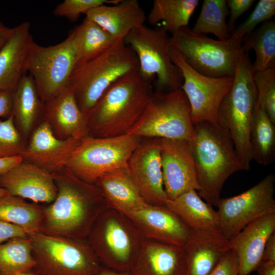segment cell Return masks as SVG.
Returning a JSON list of instances; mask_svg holds the SVG:
<instances>
[{
    "label": "cell",
    "mask_w": 275,
    "mask_h": 275,
    "mask_svg": "<svg viewBox=\"0 0 275 275\" xmlns=\"http://www.w3.org/2000/svg\"><path fill=\"white\" fill-rule=\"evenodd\" d=\"M0 221L19 227L28 236L42 232L43 207L8 194L0 197Z\"/></svg>",
    "instance_id": "f1b7e54d"
},
{
    "label": "cell",
    "mask_w": 275,
    "mask_h": 275,
    "mask_svg": "<svg viewBox=\"0 0 275 275\" xmlns=\"http://www.w3.org/2000/svg\"><path fill=\"white\" fill-rule=\"evenodd\" d=\"M228 13L226 0H204L191 30L198 34H212L219 40H227L231 37L226 22Z\"/></svg>",
    "instance_id": "e575fe53"
},
{
    "label": "cell",
    "mask_w": 275,
    "mask_h": 275,
    "mask_svg": "<svg viewBox=\"0 0 275 275\" xmlns=\"http://www.w3.org/2000/svg\"><path fill=\"white\" fill-rule=\"evenodd\" d=\"M30 24L23 22L13 28V32L0 49V91L13 92L26 74L25 63L34 42Z\"/></svg>",
    "instance_id": "cb8c5ba5"
},
{
    "label": "cell",
    "mask_w": 275,
    "mask_h": 275,
    "mask_svg": "<svg viewBox=\"0 0 275 275\" xmlns=\"http://www.w3.org/2000/svg\"><path fill=\"white\" fill-rule=\"evenodd\" d=\"M77 31V65L101 54L118 40L101 26L88 17L76 28Z\"/></svg>",
    "instance_id": "1f68e13d"
},
{
    "label": "cell",
    "mask_w": 275,
    "mask_h": 275,
    "mask_svg": "<svg viewBox=\"0 0 275 275\" xmlns=\"http://www.w3.org/2000/svg\"><path fill=\"white\" fill-rule=\"evenodd\" d=\"M244 37L215 40L194 33L187 26L173 33L171 44L197 72L207 76H234L238 59L244 51Z\"/></svg>",
    "instance_id": "ba28073f"
},
{
    "label": "cell",
    "mask_w": 275,
    "mask_h": 275,
    "mask_svg": "<svg viewBox=\"0 0 275 275\" xmlns=\"http://www.w3.org/2000/svg\"><path fill=\"white\" fill-rule=\"evenodd\" d=\"M191 143L199 185V195L216 206L223 186L234 173L244 170L229 131L218 123L194 124Z\"/></svg>",
    "instance_id": "3957f363"
},
{
    "label": "cell",
    "mask_w": 275,
    "mask_h": 275,
    "mask_svg": "<svg viewBox=\"0 0 275 275\" xmlns=\"http://www.w3.org/2000/svg\"><path fill=\"white\" fill-rule=\"evenodd\" d=\"M42 119L60 139L82 140L89 136L86 119L68 86L44 103Z\"/></svg>",
    "instance_id": "ffe728a7"
},
{
    "label": "cell",
    "mask_w": 275,
    "mask_h": 275,
    "mask_svg": "<svg viewBox=\"0 0 275 275\" xmlns=\"http://www.w3.org/2000/svg\"><path fill=\"white\" fill-rule=\"evenodd\" d=\"M33 270L25 271L17 274L16 275H37L36 273L33 271Z\"/></svg>",
    "instance_id": "681fc988"
},
{
    "label": "cell",
    "mask_w": 275,
    "mask_h": 275,
    "mask_svg": "<svg viewBox=\"0 0 275 275\" xmlns=\"http://www.w3.org/2000/svg\"><path fill=\"white\" fill-rule=\"evenodd\" d=\"M12 92L0 91V118L6 119L13 115Z\"/></svg>",
    "instance_id": "7bdbcfd3"
},
{
    "label": "cell",
    "mask_w": 275,
    "mask_h": 275,
    "mask_svg": "<svg viewBox=\"0 0 275 275\" xmlns=\"http://www.w3.org/2000/svg\"><path fill=\"white\" fill-rule=\"evenodd\" d=\"M252 63L248 52L240 56L232 85L223 98L217 114V123L229 132L237 156L244 171L252 160L250 130L257 102Z\"/></svg>",
    "instance_id": "5b68a950"
},
{
    "label": "cell",
    "mask_w": 275,
    "mask_h": 275,
    "mask_svg": "<svg viewBox=\"0 0 275 275\" xmlns=\"http://www.w3.org/2000/svg\"><path fill=\"white\" fill-rule=\"evenodd\" d=\"M257 103L275 123V68L254 73Z\"/></svg>",
    "instance_id": "d590c367"
},
{
    "label": "cell",
    "mask_w": 275,
    "mask_h": 275,
    "mask_svg": "<svg viewBox=\"0 0 275 275\" xmlns=\"http://www.w3.org/2000/svg\"><path fill=\"white\" fill-rule=\"evenodd\" d=\"M245 52L253 49L256 58L252 63L254 73L275 68V23L267 21L257 29L244 37Z\"/></svg>",
    "instance_id": "d6a6232c"
},
{
    "label": "cell",
    "mask_w": 275,
    "mask_h": 275,
    "mask_svg": "<svg viewBox=\"0 0 275 275\" xmlns=\"http://www.w3.org/2000/svg\"><path fill=\"white\" fill-rule=\"evenodd\" d=\"M139 70L135 53L123 40H119L99 56L76 65L68 86L87 119L109 87L123 76Z\"/></svg>",
    "instance_id": "277c9868"
},
{
    "label": "cell",
    "mask_w": 275,
    "mask_h": 275,
    "mask_svg": "<svg viewBox=\"0 0 275 275\" xmlns=\"http://www.w3.org/2000/svg\"><path fill=\"white\" fill-rule=\"evenodd\" d=\"M127 171L148 204L164 205L168 198L164 188L157 138L141 141L129 160Z\"/></svg>",
    "instance_id": "2e32d148"
},
{
    "label": "cell",
    "mask_w": 275,
    "mask_h": 275,
    "mask_svg": "<svg viewBox=\"0 0 275 275\" xmlns=\"http://www.w3.org/2000/svg\"><path fill=\"white\" fill-rule=\"evenodd\" d=\"M144 239L127 215L111 208L99 216L86 238L103 267L130 273Z\"/></svg>",
    "instance_id": "8992f818"
},
{
    "label": "cell",
    "mask_w": 275,
    "mask_h": 275,
    "mask_svg": "<svg viewBox=\"0 0 275 275\" xmlns=\"http://www.w3.org/2000/svg\"><path fill=\"white\" fill-rule=\"evenodd\" d=\"M152 83L141 75L139 70L114 82L87 117L89 135L111 138L127 134L142 115L154 93Z\"/></svg>",
    "instance_id": "7a4b0ae2"
},
{
    "label": "cell",
    "mask_w": 275,
    "mask_h": 275,
    "mask_svg": "<svg viewBox=\"0 0 275 275\" xmlns=\"http://www.w3.org/2000/svg\"><path fill=\"white\" fill-rule=\"evenodd\" d=\"M37 275H98L103 268L86 239L29 235Z\"/></svg>",
    "instance_id": "52a82bcc"
},
{
    "label": "cell",
    "mask_w": 275,
    "mask_h": 275,
    "mask_svg": "<svg viewBox=\"0 0 275 275\" xmlns=\"http://www.w3.org/2000/svg\"><path fill=\"white\" fill-rule=\"evenodd\" d=\"M13 28L6 26L0 21V49L10 38Z\"/></svg>",
    "instance_id": "7dc6e473"
},
{
    "label": "cell",
    "mask_w": 275,
    "mask_h": 275,
    "mask_svg": "<svg viewBox=\"0 0 275 275\" xmlns=\"http://www.w3.org/2000/svg\"><path fill=\"white\" fill-rule=\"evenodd\" d=\"M86 17L94 21L117 40H123L133 29L144 25L147 19L136 0H121L90 10Z\"/></svg>",
    "instance_id": "d4e9b609"
},
{
    "label": "cell",
    "mask_w": 275,
    "mask_h": 275,
    "mask_svg": "<svg viewBox=\"0 0 275 275\" xmlns=\"http://www.w3.org/2000/svg\"><path fill=\"white\" fill-rule=\"evenodd\" d=\"M187 275H209L230 249L221 231H193L183 246Z\"/></svg>",
    "instance_id": "603a6c76"
},
{
    "label": "cell",
    "mask_w": 275,
    "mask_h": 275,
    "mask_svg": "<svg viewBox=\"0 0 275 275\" xmlns=\"http://www.w3.org/2000/svg\"><path fill=\"white\" fill-rule=\"evenodd\" d=\"M198 0H155L147 20L152 25H161L171 34L187 26L199 4Z\"/></svg>",
    "instance_id": "4dcf8cb0"
},
{
    "label": "cell",
    "mask_w": 275,
    "mask_h": 275,
    "mask_svg": "<svg viewBox=\"0 0 275 275\" xmlns=\"http://www.w3.org/2000/svg\"><path fill=\"white\" fill-rule=\"evenodd\" d=\"M250 145L252 160L267 166L275 159V123L256 102L252 119Z\"/></svg>",
    "instance_id": "f546056e"
},
{
    "label": "cell",
    "mask_w": 275,
    "mask_h": 275,
    "mask_svg": "<svg viewBox=\"0 0 275 275\" xmlns=\"http://www.w3.org/2000/svg\"><path fill=\"white\" fill-rule=\"evenodd\" d=\"M9 194L6 190L0 187V197Z\"/></svg>",
    "instance_id": "f907efd6"
},
{
    "label": "cell",
    "mask_w": 275,
    "mask_h": 275,
    "mask_svg": "<svg viewBox=\"0 0 275 275\" xmlns=\"http://www.w3.org/2000/svg\"><path fill=\"white\" fill-rule=\"evenodd\" d=\"M254 2V0L226 1L227 7L230 10V19L227 25L231 36L234 32V25L236 20L246 11Z\"/></svg>",
    "instance_id": "60d3db41"
},
{
    "label": "cell",
    "mask_w": 275,
    "mask_h": 275,
    "mask_svg": "<svg viewBox=\"0 0 275 275\" xmlns=\"http://www.w3.org/2000/svg\"><path fill=\"white\" fill-rule=\"evenodd\" d=\"M209 275H239V262L235 252L228 250Z\"/></svg>",
    "instance_id": "ab89813d"
},
{
    "label": "cell",
    "mask_w": 275,
    "mask_h": 275,
    "mask_svg": "<svg viewBox=\"0 0 275 275\" xmlns=\"http://www.w3.org/2000/svg\"><path fill=\"white\" fill-rule=\"evenodd\" d=\"M26 143L15 124L13 115L0 120V157L20 156Z\"/></svg>",
    "instance_id": "8d00e7d4"
},
{
    "label": "cell",
    "mask_w": 275,
    "mask_h": 275,
    "mask_svg": "<svg viewBox=\"0 0 275 275\" xmlns=\"http://www.w3.org/2000/svg\"><path fill=\"white\" fill-rule=\"evenodd\" d=\"M256 270L259 275H275V261L261 260Z\"/></svg>",
    "instance_id": "bcb514c9"
},
{
    "label": "cell",
    "mask_w": 275,
    "mask_h": 275,
    "mask_svg": "<svg viewBox=\"0 0 275 275\" xmlns=\"http://www.w3.org/2000/svg\"><path fill=\"white\" fill-rule=\"evenodd\" d=\"M170 38L161 25L151 28L144 24L132 30L124 39L136 55L141 75L152 82L156 77L157 92L181 89L183 82L181 71L171 59Z\"/></svg>",
    "instance_id": "8fae6325"
},
{
    "label": "cell",
    "mask_w": 275,
    "mask_h": 275,
    "mask_svg": "<svg viewBox=\"0 0 275 275\" xmlns=\"http://www.w3.org/2000/svg\"><path fill=\"white\" fill-rule=\"evenodd\" d=\"M274 191L275 177L270 174L238 195L220 198L216 207L223 235L230 240L250 223L275 213Z\"/></svg>",
    "instance_id": "4fadbf2b"
},
{
    "label": "cell",
    "mask_w": 275,
    "mask_h": 275,
    "mask_svg": "<svg viewBox=\"0 0 275 275\" xmlns=\"http://www.w3.org/2000/svg\"><path fill=\"white\" fill-rule=\"evenodd\" d=\"M0 187L9 195L48 204L58 190L52 174L24 160L0 175Z\"/></svg>",
    "instance_id": "ac0fdd59"
},
{
    "label": "cell",
    "mask_w": 275,
    "mask_h": 275,
    "mask_svg": "<svg viewBox=\"0 0 275 275\" xmlns=\"http://www.w3.org/2000/svg\"><path fill=\"white\" fill-rule=\"evenodd\" d=\"M77 64L76 28L62 42L49 46L33 42L25 63L44 103L65 88Z\"/></svg>",
    "instance_id": "7c38bea8"
},
{
    "label": "cell",
    "mask_w": 275,
    "mask_h": 275,
    "mask_svg": "<svg viewBox=\"0 0 275 275\" xmlns=\"http://www.w3.org/2000/svg\"><path fill=\"white\" fill-rule=\"evenodd\" d=\"M22 160L20 156L0 157V175L7 173Z\"/></svg>",
    "instance_id": "ee69618b"
},
{
    "label": "cell",
    "mask_w": 275,
    "mask_h": 275,
    "mask_svg": "<svg viewBox=\"0 0 275 275\" xmlns=\"http://www.w3.org/2000/svg\"><path fill=\"white\" fill-rule=\"evenodd\" d=\"M121 0H65L56 6L53 14L65 17L71 21H76L81 14L103 5H114Z\"/></svg>",
    "instance_id": "f35d334b"
},
{
    "label": "cell",
    "mask_w": 275,
    "mask_h": 275,
    "mask_svg": "<svg viewBox=\"0 0 275 275\" xmlns=\"http://www.w3.org/2000/svg\"><path fill=\"white\" fill-rule=\"evenodd\" d=\"M145 239L183 246L192 230L164 206H148L127 215Z\"/></svg>",
    "instance_id": "d6986e66"
},
{
    "label": "cell",
    "mask_w": 275,
    "mask_h": 275,
    "mask_svg": "<svg viewBox=\"0 0 275 275\" xmlns=\"http://www.w3.org/2000/svg\"><path fill=\"white\" fill-rule=\"evenodd\" d=\"M274 231L275 213L253 221L229 240L230 249L238 257L239 275H249L256 270L266 243Z\"/></svg>",
    "instance_id": "44dd1931"
},
{
    "label": "cell",
    "mask_w": 275,
    "mask_h": 275,
    "mask_svg": "<svg viewBox=\"0 0 275 275\" xmlns=\"http://www.w3.org/2000/svg\"><path fill=\"white\" fill-rule=\"evenodd\" d=\"M169 51L172 61L182 75L181 90L189 103L193 124L203 121L217 123L219 106L231 89L233 77L204 75L189 66L173 46L171 45Z\"/></svg>",
    "instance_id": "5bb4252c"
},
{
    "label": "cell",
    "mask_w": 275,
    "mask_h": 275,
    "mask_svg": "<svg viewBox=\"0 0 275 275\" xmlns=\"http://www.w3.org/2000/svg\"><path fill=\"white\" fill-rule=\"evenodd\" d=\"M13 116L15 124L26 140L43 118L42 101L31 75H23L12 92Z\"/></svg>",
    "instance_id": "4316f807"
},
{
    "label": "cell",
    "mask_w": 275,
    "mask_h": 275,
    "mask_svg": "<svg viewBox=\"0 0 275 275\" xmlns=\"http://www.w3.org/2000/svg\"><path fill=\"white\" fill-rule=\"evenodd\" d=\"M142 140L129 134L111 138L89 136L81 141L64 170L95 184L106 174L127 169L129 160Z\"/></svg>",
    "instance_id": "9c48e42d"
},
{
    "label": "cell",
    "mask_w": 275,
    "mask_h": 275,
    "mask_svg": "<svg viewBox=\"0 0 275 275\" xmlns=\"http://www.w3.org/2000/svg\"><path fill=\"white\" fill-rule=\"evenodd\" d=\"M127 134L141 138L182 140L193 142L195 126L184 92L154 93L142 115Z\"/></svg>",
    "instance_id": "30bf717a"
},
{
    "label": "cell",
    "mask_w": 275,
    "mask_h": 275,
    "mask_svg": "<svg viewBox=\"0 0 275 275\" xmlns=\"http://www.w3.org/2000/svg\"><path fill=\"white\" fill-rule=\"evenodd\" d=\"M35 262L29 236L9 239L0 245V275L33 270Z\"/></svg>",
    "instance_id": "836d02e7"
},
{
    "label": "cell",
    "mask_w": 275,
    "mask_h": 275,
    "mask_svg": "<svg viewBox=\"0 0 275 275\" xmlns=\"http://www.w3.org/2000/svg\"><path fill=\"white\" fill-rule=\"evenodd\" d=\"M191 230L221 231L217 211L204 201L195 190L167 200L164 205Z\"/></svg>",
    "instance_id": "83f0119b"
},
{
    "label": "cell",
    "mask_w": 275,
    "mask_h": 275,
    "mask_svg": "<svg viewBox=\"0 0 275 275\" xmlns=\"http://www.w3.org/2000/svg\"><path fill=\"white\" fill-rule=\"evenodd\" d=\"M81 141L57 138L42 119L31 134L20 156L23 160L54 174L64 170Z\"/></svg>",
    "instance_id": "e0dca14e"
},
{
    "label": "cell",
    "mask_w": 275,
    "mask_h": 275,
    "mask_svg": "<svg viewBox=\"0 0 275 275\" xmlns=\"http://www.w3.org/2000/svg\"><path fill=\"white\" fill-rule=\"evenodd\" d=\"M157 139L168 199L174 200L190 190L198 191L199 185L191 143L182 140Z\"/></svg>",
    "instance_id": "9a60e30c"
},
{
    "label": "cell",
    "mask_w": 275,
    "mask_h": 275,
    "mask_svg": "<svg viewBox=\"0 0 275 275\" xmlns=\"http://www.w3.org/2000/svg\"><path fill=\"white\" fill-rule=\"evenodd\" d=\"M26 236L27 234L19 227L0 221V245L13 238Z\"/></svg>",
    "instance_id": "b9f144b4"
},
{
    "label": "cell",
    "mask_w": 275,
    "mask_h": 275,
    "mask_svg": "<svg viewBox=\"0 0 275 275\" xmlns=\"http://www.w3.org/2000/svg\"><path fill=\"white\" fill-rule=\"evenodd\" d=\"M262 260L275 261V233L270 236L266 243Z\"/></svg>",
    "instance_id": "f6af8a7d"
},
{
    "label": "cell",
    "mask_w": 275,
    "mask_h": 275,
    "mask_svg": "<svg viewBox=\"0 0 275 275\" xmlns=\"http://www.w3.org/2000/svg\"><path fill=\"white\" fill-rule=\"evenodd\" d=\"M275 14L274 0H260L248 18L235 30L230 38H243L251 33L261 22L268 21Z\"/></svg>",
    "instance_id": "74e56055"
},
{
    "label": "cell",
    "mask_w": 275,
    "mask_h": 275,
    "mask_svg": "<svg viewBox=\"0 0 275 275\" xmlns=\"http://www.w3.org/2000/svg\"><path fill=\"white\" fill-rule=\"evenodd\" d=\"M132 275H187L183 246L144 239Z\"/></svg>",
    "instance_id": "7402d4cb"
},
{
    "label": "cell",
    "mask_w": 275,
    "mask_h": 275,
    "mask_svg": "<svg viewBox=\"0 0 275 275\" xmlns=\"http://www.w3.org/2000/svg\"><path fill=\"white\" fill-rule=\"evenodd\" d=\"M98 275H132L130 272L116 271L103 267Z\"/></svg>",
    "instance_id": "c3c4849f"
},
{
    "label": "cell",
    "mask_w": 275,
    "mask_h": 275,
    "mask_svg": "<svg viewBox=\"0 0 275 275\" xmlns=\"http://www.w3.org/2000/svg\"><path fill=\"white\" fill-rule=\"evenodd\" d=\"M57 187L54 201L43 207L42 232L86 239L99 216L108 208L98 187L67 171L52 174Z\"/></svg>",
    "instance_id": "6da1fadb"
},
{
    "label": "cell",
    "mask_w": 275,
    "mask_h": 275,
    "mask_svg": "<svg viewBox=\"0 0 275 275\" xmlns=\"http://www.w3.org/2000/svg\"><path fill=\"white\" fill-rule=\"evenodd\" d=\"M95 184L100 190L108 208L126 215L150 205L142 196L127 169L106 174Z\"/></svg>",
    "instance_id": "484cf974"
}]
</instances>
